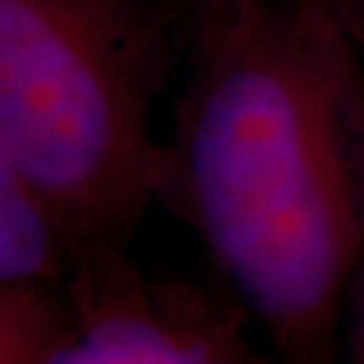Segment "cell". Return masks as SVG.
<instances>
[{
    "mask_svg": "<svg viewBox=\"0 0 364 364\" xmlns=\"http://www.w3.org/2000/svg\"><path fill=\"white\" fill-rule=\"evenodd\" d=\"M340 364H364V240L353 264L346 313H343V338H340Z\"/></svg>",
    "mask_w": 364,
    "mask_h": 364,
    "instance_id": "8992f818",
    "label": "cell"
},
{
    "mask_svg": "<svg viewBox=\"0 0 364 364\" xmlns=\"http://www.w3.org/2000/svg\"><path fill=\"white\" fill-rule=\"evenodd\" d=\"M149 3H154L156 9L168 14L186 43L200 30L219 25L259 0H149Z\"/></svg>",
    "mask_w": 364,
    "mask_h": 364,
    "instance_id": "5b68a950",
    "label": "cell"
},
{
    "mask_svg": "<svg viewBox=\"0 0 364 364\" xmlns=\"http://www.w3.org/2000/svg\"><path fill=\"white\" fill-rule=\"evenodd\" d=\"M324 6L364 57V0H324Z\"/></svg>",
    "mask_w": 364,
    "mask_h": 364,
    "instance_id": "52a82bcc",
    "label": "cell"
},
{
    "mask_svg": "<svg viewBox=\"0 0 364 364\" xmlns=\"http://www.w3.org/2000/svg\"><path fill=\"white\" fill-rule=\"evenodd\" d=\"M73 243L54 208L11 162L0 159V287L68 289Z\"/></svg>",
    "mask_w": 364,
    "mask_h": 364,
    "instance_id": "277c9868",
    "label": "cell"
},
{
    "mask_svg": "<svg viewBox=\"0 0 364 364\" xmlns=\"http://www.w3.org/2000/svg\"><path fill=\"white\" fill-rule=\"evenodd\" d=\"M183 52L154 205L197 235L273 364H340L364 240V57L324 0H259Z\"/></svg>",
    "mask_w": 364,
    "mask_h": 364,
    "instance_id": "6da1fadb",
    "label": "cell"
},
{
    "mask_svg": "<svg viewBox=\"0 0 364 364\" xmlns=\"http://www.w3.org/2000/svg\"><path fill=\"white\" fill-rule=\"evenodd\" d=\"M68 299L63 332L33 364H273L227 289L151 278L130 248H76Z\"/></svg>",
    "mask_w": 364,
    "mask_h": 364,
    "instance_id": "3957f363",
    "label": "cell"
},
{
    "mask_svg": "<svg viewBox=\"0 0 364 364\" xmlns=\"http://www.w3.org/2000/svg\"><path fill=\"white\" fill-rule=\"evenodd\" d=\"M176 22L149 0H0V159L76 248H130L154 205V105Z\"/></svg>",
    "mask_w": 364,
    "mask_h": 364,
    "instance_id": "7a4b0ae2",
    "label": "cell"
}]
</instances>
